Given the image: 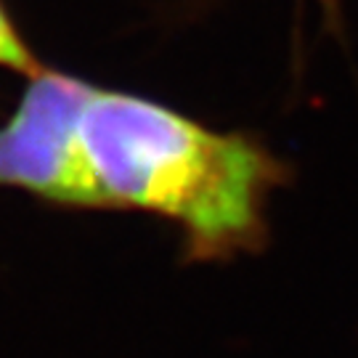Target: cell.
Instances as JSON below:
<instances>
[{"label": "cell", "instance_id": "3957f363", "mask_svg": "<svg viewBox=\"0 0 358 358\" xmlns=\"http://www.w3.org/2000/svg\"><path fill=\"white\" fill-rule=\"evenodd\" d=\"M0 66L22 72V75L32 77L38 75L43 64L35 59V53L29 51V45L24 43V38L16 32L11 16L6 13L3 3H0Z\"/></svg>", "mask_w": 358, "mask_h": 358}, {"label": "cell", "instance_id": "277c9868", "mask_svg": "<svg viewBox=\"0 0 358 358\" xmlns=\"http://www.w3.org/2000/svg\"><path fill=\"white\" fill-rule=\"evenodd\" d=\"M210 3V0H205ZM321 8V24L332 32L340 43H345V16H343V0H316Z\"/></svg>", "mask_w": 358, "mask_h": 358}, {"label": "cell", "instance_id": "7a4b0ae2", "mask_svg": "<svg viewBox=\"0 0 358 358\" xmlns=\"http://www.w3.org/2000/svg\"><path fill=\"white\" fill-rule=\"evenodd\" d=\"M88 80L40 69L0 128V186H13L69 207H93L77 154V120Z\"/></svg>", "mask_w": 358, "mask_h": 358}, {"label": "cell", "instance_id": "6da1fadb", "mask_svg": "<svg viewBox=\"0 0 358 358\" xmlns=\"http://www.w3.org/2000/svg\"><path fill=\"white\" fill-rule=\"evenodd\" d=\"M93 207L180 229V260L231 263L268 247L271 196L294 170L252 133L215 130L146 96L93 85L77 120Z\"/></svg>", "mask_w": 358, "mask_h": 358}]
</instances>
